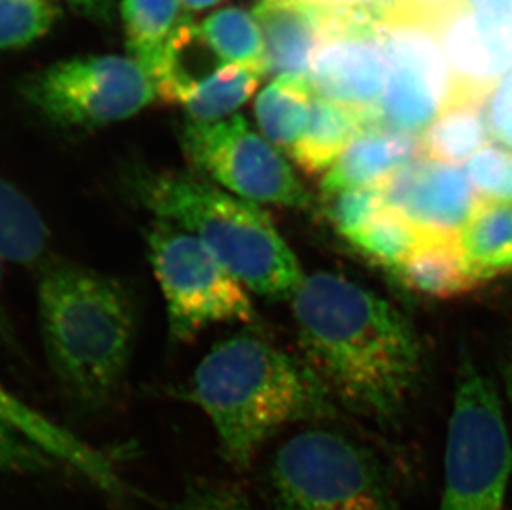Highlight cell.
Wrapping results in <instances>:
<instances>
[{
    "label": "cell",
    "instance_id": "25",
    "mask_svg": "<svg viewBox=\"0 0 512 510\" xmlns=\"http://www.w3.org/2000/svg\"><path fill=\"white\" fill-rule=\"evenodd\" d=\"M264 75L262 68L228 63L201 83L181 105L191 123H216L244 105Z\"/></svg>",
    "mask_w": 512,
    "mask_h": 510
},
{
    "label": "cell",
    "instance_id": "26",
    "mask_svg": "<svg viewBox=\"0 0 512 510\" xmlns=\"http://www.w3.org/2000/svg\"><path fill=\"white\" fill-rule=\"evenodd\" d=\"M201 30L224 63L262 68L267 73L261 30L251 14L241 9L219 10L204 20Z\"/></svg>",
    "mask_w": 512,
    "mask_h": 510
},
{
    "label": "cell",
    "instance_id": "21",
    "mask_svg": "<svg viewBox=\"0 0 512 510\" xmlns=\"http://www.w3.org/2000/svg\"><path fill=\"white\" fill-rule=\"evenodd\" d=\"M484 102L451 98L433 125L425 131L421 154L438 163H468L488 143Z\"/></svg>",
    "mask_w": 512,
    "mask_h": 510
},
{
    "label": "cell",
    "instance_id": "37",
    "mask_svg": "<svg viewBox=\"0 0 512 510\" xmlns=\"http://www.w3.org/2000/svg\"><path fill=\"white\" fill-rule=\"evenodd\" d=\"M297 2L315 5V7H325V9H342V7L368 4V2H373V0H297Z\"/></svg>",
    "mask_w": 512,
    "mask_h": 510
},
{
    "label": "cell",
    "instance_id": "15",
    "mask_svg": "<svg viewBox=\"0 0 512 510\" xmlns=\"http://www.w3.org/2000/svg\"><path fill=\"white\" fill-rule=\"evenodd\" d=\"M264 42L267 72L307 78L324 30V7L297 0H262L252 14Z\"/></svg>",
    "mask_w": 512,
    "mask_h": 510
},
{
    "label": "cell",
    "instance_id": "12",
    "mask_svg": "<svg viewBox=\"0 0 512 510\" xmlns=\"http://www.w3.org/2000/svg\"><path fill=\"white\" fill-rule=\"evenodd\" d=\"M387 207L421 236L456 237L481 203L463 169L416 158L382 186Z\"/></svg>",
    "mask_w": 512,
    "mask_h": 510
},
{
    "label": "cell",
    "instance_id": "18",
    "mask_svg": "<svg viewBox=\"0 0 512 510\" xmlns=\"http://www.w3.org/2000/svg\"><path fill=\"white\" fill-rule=\"evenodd\" d=\"M393 274L406 289L431 299H453L481 284L469 272L458 236H421L415 251Z\"/></svg>",
    "mask_w": 512,
    "mask_h": 510
},
{
    "label": "cell",
    "instance_id": "16",
    "mask_svg": "<svg viewBox=\"0 0 512 510\" xmlns=\"http://www.w3.org/2000/svg\"><path fill=\"white\" fill-rule=\"evenodd\" d=\"M416 136L368 128L340 154L322 179L325 199L348 189L382 188L398 169L420 158Z\"/></svg>",
    "mask_w": 512,
    "mask_h": 510
},
{
    "label": "cell",
    "instance_id": "23",
    "mask_svg": "<svg viewBox=\"0 0 512 510\" xmlns=\"http://www.w3.org/2000/svg\"><path fill=\"white\" fill-rule=\"evenodd\" d=\"M315 93L307 78L277 77L256 102L262 133L272 145L290 151L304 133Z\"/></svg>",
    "mask_w": 512,
    "mask_h": 510
},
{
    "label": "cell",
    "instance_id": "1",
    "mask_svg": "<svg viewBox=\"0 0 512 510\" xmlns=\"http://www.w3.org/2000/svg\"><path fill=\"white\" fill-rule=\"evenodd\" d=\"M290 300L305 365L329 396L380 423L400 416L421 370L420 342L408 318L335 272L305 275Z\"/></svg>",
    "mask_w": 512,
    "mask_h": 510
},
{
    "label": "cell",
    "instance_id": "39",
    "mask_svg": "<svg viewBox=\"0 0 512 510\" xmlns=\"http://www.w3.org/2000/svg\"><path fill=\"white\" fill-rule=\"evenodd\" d=\"M219 0H181V4L188 9L201 10L211 5L218 4Z\"/></svg>",
    "mask_w": 512,
    "mask_h": 510
},
{
    "label": "cell",
    "instance_id": "29",
    "mask_svg": "<svg viewBox=\"0 0 512 510\" xmlns=\"http://www.w3.org/2000/svg\"><path fill=\"white\" fill-rule=\"evenodd\" d=\"M380 27H423L438 30L459 10L466 0H373Z\"/></svg>",
    "mask_w": 512,
    "mask_h": 510
},
{
    "label": "cell",
    "instance_id": "35",
    "mask_svg": "<svg viewBox=\"0 0 512 510\" xmlns=\"http://www.w3.org/2000/svg\"><path fill=\"white\" fill-rule=\"evenodd\" d=\"M466 4L481 19L512 30V0H466Z\"/></svg>",
    "mask_w": 512,
    "mask_h": 510
},
{
    "label": "cell",
    "instance_id": "7",
    "mask_svg": "<svg viewBox=\"0 0 512 510\" xmlns=\"http://www.w3.org/2000/svg\"><path fill=\"white\" fill-rule=\"evenodd\" d=\"M146 242L174 342H191L221 323L254 322L249 290L196 237L156 219Z\"/></svg>",
    "mask_w": 512,
    "mask_h": 510
},
{
    "label": "cell",
    "instance_id": "3",
    "mask_svg": "<svg viewBox=\"0 0 512 510\" xmlns=\"http://www.w3.org/2000/svg\"><path fill=\"white\" fill-rule=\"evenodd\" d=\"M189 398L213 423L224 461L239 471L281 429L319 418L330 401L309 366L254 333L213 347L194 370Z\"/></svg>",
    "mask_w": 512,
    "mask_h": 510
},
{
    "label": "cell",
    "instance_id": "34",
    "mask_svg": "<svg viewBox=\"0 0 512 510\" xmlns=\"http://www.w3.org/2000/svg\"><path fill=\"white\" fill-rule=\"evenodd\" d=\"M486 123L494 140L512 151V70L489 95Z\"/></svg>",
    "mask_w": 512,
    "mask_h": 510
},
{
    "label": "cell",
    "instance_id": "2",
    "mask_svg": "<svg viewBox=\"0 0 512 510\" xmlns=\"http://www.w3.org/2000/svg\"><path fill=\"white\" fill-rule=\"evenodd\" d=\"M40 338L63 393L80 408L112 405L125 383L135 345V299L113 275L50 262L37 290Z\"/></svg>",
    "mask_w": 512,
    "mask_h": 510
},
{
    "label": "cell",
    "instance_id": "32",
    "mask_svg": "<svg viewBox=\"0 0 512 510\" xmlns=\"http://www.w3.org/2000/svg\"><path fill=\"white\" fill-rule=\"evenodd\" d=\"M55 466L42 449L0 423V474H44Z\"/></svg>",
    "mask_w": 512,
    "mask_h": 510
},
{
    "label": "cell",
    "instance_id": "28",
    "mask_svg": "<svg viewBox=\"0 0 512 510\" xmlns=\"http://www.w3.org/2000/svg\"><path fill=\"white\" fill-rule=\"evenodd\" d=\"M62 14L60 0H0V50L24 49Z\"/></svg>",
    "mask_w": 512,
    "mask_h": 510
},
{
    "label": "cell",
    "instance_id": "14",
    "mask_svg": "<svg viewBox=\"0 0 512 510\" xmlns=\"http://www.w3.org/2000/svg\"><path fill=\"white\" fill-rule=\"evenodd\" d=\"M0 423L29 439L57 464L68 466L113 501L128 499V486L112 459L77 434L47 418L0 381Z\"/></svg>",
    "mask_w": 512,
    "mask_h": 510
},
{
    "label": "cell",
    "instance_id": "30",
    "mask_svg": "<svg viewBox=\"0 0 512 510\" xmlns=\"http://www.w3.org/2000/svg\"><path fill=\"white\" fill-rule=\"evenodd\" d=\"M464 173L483 201L512 203V151L484 146L466 163Z\"/></svg>",
    "mask_w": 512,
    "mask_h": 510
},
{
    "label": "cell",
    "instance_id": "13",
    "mask_svg": "<svg viewBox=\"0 0 512 510\" xmlns=\"http://www.w3.org/2000/svg\"><path fill=\"white\" fill-rule=\"evenodd\" d=\"M438 35L450 67L448 100L486 102L512 70V30L491 24L464 7L438 30Z\"/></svg>",
    "mask_w": 512,
    "mask_h": 510
},
{
    "label": "cell",
    "instance_id": "8",
    "mask_svg": "<svg viewBox=\"0 0 512 510\" xmlns=\"http://www.w3.org/2000/svg\"><path fill=\"white\" fill-rule=\"evenodd\" d=\"M24 97L55 125L93 130L135 116L153 102L156 90L133 58L88 55L29 78Z\"/></svg>",
    "mask_w": 512,
    "mask_h": 510
},
{
    "label": "cell",
    "instance_id": "31",
    "mask_svg": "<svg viewBox=\"0 0 512 510\" xmlns=\"http://www.w3.org/2000/svg\"><path fill=\"white\" fill-rule=\"evenodd\" d=\"M327 201L330 221L345 239L360 231L387 207L382 188L348 189Z\"/></svg>",
    "mask_w": 512,
    "mask_h": 510
},
{
    "label": "cell",
    "instance_id": "40",
    "mask_svg": "<svg viewBox=\"0 0 512 510\" xmlns=\"http://www.w3.org/2000/svg\"><path fill=\"white\" fill-rule=\"evenodd\" d=\"M506 381H508V396L512 406V360L511 363H509L508 376H506Z\"/></svg>",
    "mask_w": 512,
    "mask_h": 510
},
{
    "label": "cell",
    "instance_id": "6",
    "mask_svg": "<svg viewBox=\"0 0 512 510\" xmlns=\"http://www.w3.org/2000/svg\"><path fill=\"white\" fill-rule=\"evenodd\" d=\"M512 441L493 380L464 355L456 375L440 510H503Z\"/></svg>",
    "mask_w": 512,
    "mask_h": 510
},
{
    "label": "cell",
    "instance_id": "19",
    "mask_svg": "<svg viewBox=\"0 0 512 510\" xmlns=\"http://www.w3.org/2000/svg\"><path fill=\"white\" fill-rule=\"evenodd\" d=\"M368 128H372V123L360 111L315 95L304 133L295 141L289 154L305 173H325L347 146Z\"/></svg>",
    "mask_w": 512,
    "mask_h": 510
},
{
    "label": "cell",
    "instance_id": "22",
    "mask_svg": "<svg viewBox=\"0 0 512 510\" xmlns=\"http://www.w3.org/2000/svg\"><path fill=\"white\" fill-rule=\"evenodd\" d=\"M44 217L14 184L0 178V257L17 265L39 264L49 249Z\"/></svg>",
    "mask_w": 512,
    "mask_h": 510
},
{
    "label": "cell",
    "instance_id": "10",
    "mask_svg": "<svg viewBox=\"0 0 512 510\" xmlns=\"http://www.w3.org/2000/svg\"><path fill=\"white\" fill-rule=\"evenodd\" d=\"M307 80L317 97L360 111L375 128L387 58L373 2L342 9L324 7L322 39Z\"/></svg>",
    "mask_w": 512,
    "mask_h": 510
},
{
    "label": "cell",
    "instance_id": "4",
    "mask_svg": "<svg viewBox=\"0 0 512 510\" xmlns=\"http://www.w3.org/2000/svg\"><path fill=\"white\" fill-rule=\"evenodd\" d=\"M136 203L196 237L247 290L292 299L305 275L294 251L259 204L198 174L138 171L128 179Z\"/></svg>",
    "mask_w": 512,
    "mask_h": 510
},
{
    "label": "cell",
    "instance_id": "5",
    "mask_svg": "<svg viewBox=\"0 0 512 510\" xmlns=\"http://www.w3.org/2000/svg\"><path fill=\"white\" fill-rule=\"evenodd\" d=\"M276 510H398L370 449L334 429L287 439L269 467Z\"/></svg>",
    "mask_w": 512,
    "mask_h": 510
},
{
    "label": "cell",
    "instance_id": "38",
    "mask_svg": "<svg viewBox=\"0 0 512 510\" xmlns=\"http://www.w3.org/2000/svg\"><path fill=\"white\" fill-rule=\"evenodd\" d=\"M2 275H4V259L0 257V343H10L9 320L5 317L4 305H2Z\"/></svg>",
    "mask_w": 512,
    "mask_h": 510
},
{
    "label": "cell",
    "instance_id": "36",
    "mask_svg": "<svg viewBox=\"0 0 512 510\" xmlns=\"http://www.w3.org/2000/svg\"><path fill=\"white\" fill-rule=\"evenodd\" d=\"M73 9L88 19L97 20L102 24H110L113 19L115 0H68Z\"/></svg>",
    "mask_w": 512,
    "mask_h": 510
},
{
    "label": "cell",
    "instance_id": "17",
    "mask_svg": "<svg viewBox=\"0 0 512 510\" xmlns=\"http://www.w3.org/2000/svg\"><path fill=\"white\" fill-rule=\"evenodd\" d=\"M228 63L189 19L179 20L151 73L156 95L170 103H183L201 83Z\"/></svg>",
    "mask_w": 512,
    "mask_h": 510
},
{
    "label": "cell",
    "instance_id": "9",
    "mask_svg": "<svg viewBox=\"0 0 512 510\" xmlns=\"http://www.w3.org/2000/svg\"><path fill=\"white\" fill-rule=\"evenodd\" d=\"M183 148L201 178L237 198L300 211L312 206V196L284 154L252 131L242 116L216 123L188 121Z\"/></svg>",
    "mask_w": 512,
    "mask_h": 510
},
{
    "label": "cell",
    "instance_id": "11",
    "mask_svg": "<svg viewBox=\"0 0 512 510\" xmlns=\"http://www.w3.org/2000/svg\"><path fill=\"white\" fill-rule=\"evenodd\" d=\"M387 58V80L375 108V128L420 135L438 118L451 75L436 30L380 27Z\"/></svg>",
    "mask_w": 512,
    "mask_h": 510
},
{
    "label": "cell",
    "instance_id": "24",
    "mask_svg": "<svg viewBox=\"0 0 512 510\" xmlns=\"http://www.w3.org/2000/svg\"><path fill=\"white\" fill-rule=\"evenodd\" d=\"M181 0H123L121 15L125 24L126 45L133 60L148 75L160 62L161 53L179 24Z\"/></svg>",
    "mask_w": 512,
    "mask_h": 510
},
{
    "label": "cell",
    "instance_id": "20",
    "mask_svg": "<svg viewBox=\"0 0 512 510\" xmlns=\"http://www.w3.org/2000/svg\"><path fill=\"white\" fill-rule=\"evenodd\" d=\"M458 244L478 282L512 272V203L481 199L458 232Z\"/></svg>",
    "mask_w": 512,
    "mask_h": 510
},
{
    "label": "cell",
    "instance_id": "33",
    "mask_svg": "<svg viewBox=\"0 0 512 510\" xmlns=\"http://www.w3.org/2000/svg\"><path fill=\"white\" fill-rule=\"evenodd\" d=\"M173 510H256L239 489L224 482L194 479L184 487Z\"/></svg>",
    "mask_w": 512,
    "mask_h": 510
},
{
    "label": "cell",
    "instance_id": "27",
    "mask_svg": "<svg viewBox=\"0 0 512 510\" xmlns=\"http://www.w3.org/2000/svg\"><path fill=\"white\" fill-rule=\"evenodd\" d=\"M421 234L405 217L385 207L347 241L375 264L397 270L420 242Z\"/></svg>",
    "mask_w": 512,
    "mask_h": 510
}]
</instances>
